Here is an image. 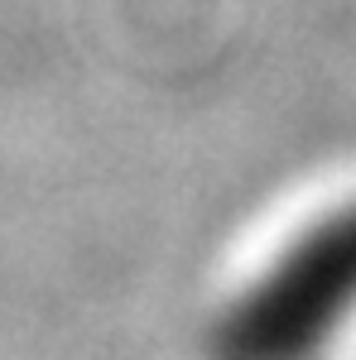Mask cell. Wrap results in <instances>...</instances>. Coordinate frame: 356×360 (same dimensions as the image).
Segmentation results:
<instances>
[{
	"mask_svg": "<svg viewBox=\"0 0 356 360\" xmlns=\"http://www.w3.org/2000/svg\"><path fill=\"white\" fill-rule=\"evenodd\" d=\"M356 307V202L308 226L221 317L217 360H313Z\"/></svg>",
	"mask_w": 356,
	"mask_h": 360,
	"instance_id": "6da1fadb",
	"label": "cell"
}]
</instances>
